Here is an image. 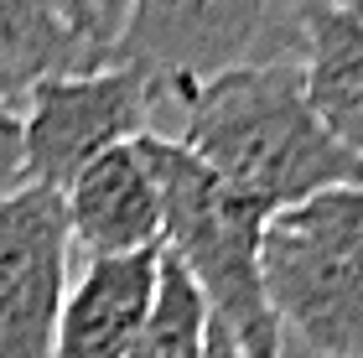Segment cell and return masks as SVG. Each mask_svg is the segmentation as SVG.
Masks as SVG:
<instances>
[{
    "mask_svg": "<svg viewBox=\"0 0 363 358\" xmlns=\"http://www.w3.org/2000/svg\"><path fill=\"white\" fill-rule=\"evenodd\" d=\"M167 104L182 109L177 145H187L223 187L255 198L270 213L333 187H363V161L342 151L311 115L301 62L182 84L167 94Z\"/></svg>",
    "mask_w": 363,
    "mask_h": 358,
    "instance_id": "cell-1",
    "label": "cell"
},
{
    "mask_svg": "<svg viewBox=\"0 0 363 358\" xmlns=\"http://www.w3.org/2000/svg\"><path fill=\"white\" fill-rule=\"evenodd\" d=\"M140 156L161 192V254L177 259L208 301V317L239 343L244 358H280V328L259 281V239L275 218L255 198L223 187L172 135H140Z\"/></svg>",
    "mask_w": 363,
    "mask_h": 358,
    "instance_id": "cell-2",
    "label": "cell"
},
{
    "mask_svg": "<svg viewBox=\"0 0 363 358\" xmlns=\"http://www.w3.org/2000/svg\"><path fill=\"white\" fill-rule=\"evenodd\" d=\"M280 358H363V187L280 208L259 239Z\"/></svg>",
    "mask_w": 363,
    "mask_h": 358,
    "instance_id": "cell-3",
    "label": "cell"
},
{
    "mask_svg": "<svg viewBox=\"0 0 363 358\" xmlns=\"http://www.w3.org/2000/svg\"><path fill=\"white\" fill-rule=\"evenodd\" d=\"M306 11L311 0H125L104 62L151 73L167 94L239 68L301 62Z\"/></svg>",
    "mask_w": 363,
    "mask_h": 358,
    "instance_id": "cell-4",
    "label": "cell"
},
{
    "mask_svg": "<svg viewBox=\"0 0 363 358\" xmlns=\"http://www.w3.org/2000/svg\"><path fill=\"white\" fill-rule=\"evenodd\" d=\"M167 89L125 62H99L42 84L21 109V172L31 187L62 192L94 156L151 135Z\"/></svg>",
    "mask_w": 363,
    "mask_h": 358,
    "instance_id": "cell-5",
    "label": "cell"
},
{
    "mask_svg": "<svg viewBox=\"0 0 363 358\" xmlns=\"http://www.w3.org/2000/svg\"><path fill=\"white\" fill-rule=\"evenodd\" d=\"M73 275L62 192L16 187L0 198V358H52L57 306Z\"/></svg>",
    "mask_w": 363,
    "mask_h": 358,
    "instance_id": "cell-6",
    "label": "cell"
},
{
    "mask_svg": "<svg viewBox=\"0 0 363 358\" xmlns=\"http://www.w3.org/2000/svg\"><path fill=\"white\" fill-rule=\"evenodd\" d=\"M68 244L84 259H120V254H156L161 250V192L145 167L140 145H114L94 156L62 187Z\"/></svg>",
    "mask_w": 363,
    "mask_h": 358,
    "instance_id": "cell-7",
    "label": "cell"
},
{
    "mask_svg": "<svg viewBox=\"0 0 363 358\" xmlns=\"http://www.w3.org/2000/svg\"><path fill=\"white\" fill-rule=\"evenodd\" d=\"M156 270H161V250L84 259V270L68 275V291L57 306L52 358H125L145 312H151Z\"/></svg>",
    "mask_w": 363,
    "mask_h": 358,
    "instance_id": "cell-8",
    "label": "cell"
},
{
    "mask_svg": "<svg viewBox=\"0 0 363 358\" xmlns=\"http://www.w3.org/2000/svg\"><path fill=\"white\" fill-rule=\"evenodd\" d=\"M99 62L104 47L84 37L52 0H0V109L21 115L42 84L89 73Z\"/></svg>",
    "mask_w": 363,
    "mask_h": 358,
    "instance_id": "cell-9",
    "label": "cell"
},
{
    "mask_svg": "<svg viewBox=\"0 0 363 358\" xmlns=\"http://www.w3.org/2000/svg\"><path fill=\"white\" fill-rule=\"evenodd\" d=\"M301 89L311 115L348 156L363 161V21L327 6L306 11Z\"/></svg>",
    "mask_w": 363,
    "mask_h": 358,
    "instance_id": "cell-10",
    "label": "cell"
},
{
    "mask_svg": "<svg viewBox=\"0 0 363 358\" xmlns=\"http://www.w3.org/2000/svg\"><path fill=\"white\" fill-rule=\"evenodd\" d=\"M208 322H213L208 301L197 296L187 270L161 254L151 312H145V322H140V332H135V343H130L125 358H203Z\"/></svg>",
    "mask_w": 363,
    "mask_h": 358,
    "instance_id": "cell-11",
    "label": "cell"
},
{
    "mask_svg": "<svg viewBox=\"0 0 363 358\" xmlns=\"http://www.w3.org/2000/svg\"><path fill=\"white\" fill-rule=\"evenodd\" d=\"M16 187H26V172H21V115L0 109V198Z\"/></svg>",
    "mask_w": 363,
    "mask_h": 358,
    "instance_id": "cell-12",
    "label": "cell"
},
{
    "mask_svg": "<svg viewBox=\"0 0 363 358\" xmlns=\"http://www.w3.org/2000/svg\"><path fill=\"white\" fill-rule=\"evenodd\" d=\"M52 6H57L62 16H68V21H73L78 31H84V37H94V42H99V21H94V0H52ZM99 47H104V42H99Z\"/></svg>",
    "mask_w": 363,
    "mask_h": 358,
    "instance_id": "cell-13",
    "label": "cell"
},
{
    "mask_svg": "<svg viewBox=\"0 0 363 358\" xmlns=\"http://www.w3.org/2000/svg\"><path fill=\"white\" fill-rule=\"evenodd\" d=\"M94 21H99V42H114V31L125 21V0H94Z\"/></svg>",
    "mask_w": 363,
    "mask_h": 358,
    "instance_id": "cell-14",
    "label": "cell"
},
{
    "mask_svg": "<svg viewBox=\"0 0 363 358\" xmlns=\"http://www.w3.org/2000/svg\"><path fill=\"white\" fill-rule=\"evenodd\" d=\"M203 358H244V353H239V343H234V337H228V332L218 328V322H208V343H203Z\"/></svg>",
    "mask_w": 363,
    "mask_h": 358,
    "instance_id": "cell-15",
    "label": "cell"
},
{
    "mask_svg": "<svg viewBox=\"0 0 363 358\" xmlns=\"http://www.w3.org/2000/svg\"><path fill=\"white\" fill-rule=\"evenodd\" d=\"M311 6H327V11H342V16H358L363 21V0H311Z\"/></svg>",
    "mask_w": 363,
    "mask_h": 358,
    "instance_id": "cell-16",
    "label": "cell"
}]
</instances>
